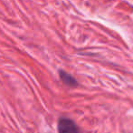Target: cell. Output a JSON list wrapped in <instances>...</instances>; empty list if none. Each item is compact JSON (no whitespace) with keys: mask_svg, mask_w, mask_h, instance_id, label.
Returning a JSON list of instances; mask_svg holds the SVG:
<instances>
[{"mask_svg":"<svg viewBox=\"0 0 133 133\" xmlns=\"http://www.w3.org/2000/svg\"><path fill=\"white\" fill-rule=\"evenodd\" d=\"M59 76H60V78L61 80L65 84V85L69 86V87H76L78 85L77 83V80L72 76L70 75L69 73H67L66 71L64 70H60L59 71Z\"/></svg>","mask_w":133,"mask_h":133,"instance_id":"obj_2","label":"cell"},{"mask_svg":"<svg viewBox=\"0 0 133 133\" xmlns=\"http://www.w3.org/2000/svg\"><path fill=\"white\" fill-rule=\"evenodd\" d=\"M59 133H79V128L74 120L68 118H61L58 121Z\"/></svg>","mask_w":133,"mask_h":133,"instance_id":"obj_1","label":"cell"}]
</instances>
